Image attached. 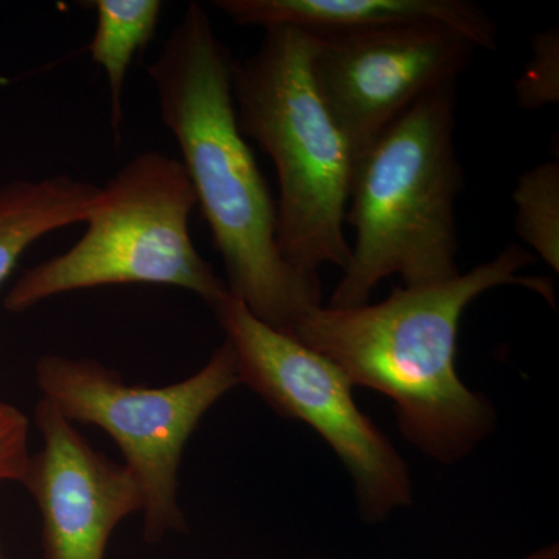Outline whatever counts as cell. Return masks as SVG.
Returning <instances> with one entry per match:
<instances>
[{
  "mask_svg": "<svg viewBox=\"0 0 559 559\" xmlns=\"http://www.w3.org/2000/svg\"><path fill=\"white\" fill-rule=\"evenodd\" d=\"M234 66L207 10L190 2L148 73L227 289L261 322L293 336L322 305V288L319 275L294 270L280 253L277 205L238 124Z\"/></svg>",
  "mask_w": 559,
  "mask_h": 559,
  "instance_id": "obj_1",
  "label": "cell"
},
{
  "mask_svg": "<svg viewBox=\"0 0 559 559\" xmlns=\"http://www.w3.org/2000/svg\"><path fill=\"white\" fill-rule=\"evenodd\" d=\"M535 255L509 245L495 259L448 282L401 286L380 304L320 307L293 336L333 360L359 388L393 403L403 439L426 457L452 465L491 436L498 415L457 371L463 314L488 290L520 285L555 304L549 280L521 274Z\"/></svg>",
  "mask_w": 559,
  "mask_h": 559,
  "instance_id": "obj_2",
  "label": "cell"
},
{
  "mask_svg": "<svg viewBox=\"0 0 559 559\" xmlns=\"http://www.w3.org/2000/svg\"><path fill=\"white\" fill-rule=\"evenodd\" d=\"M457 81L429 92L356 157L345 221L356 231L329 307L369 304L399 275L403 286L457 277Z\"/></svg>",
  "mask_w": 559,
  "mask_h": 559,
  "instance_id": "obj_3",
  "label": "cell"
},
{
  "mask_svg": "<svg viewBox=\"0 0 559 559\" xmlns=\"http://www.w3.org/2000/svg\"><path fill=\"white\" fill-rule=\"evenodd\" d=\"M314 33L294 27L264 31L259 49L234 66L238 124L277 173V246L294 270L319 275L344 271L352 245L345 237L356 154L314 79Z\"/></svg>",
  "mask_w": 559,
  "mask_h": 559,
  "instance_id": "obj_4",
  "label": "cell"
},
{
  "mask_svg": "<svg viewBox=\"0 0 559 559\" xmlns=\"http://www.w3.org/2000/svg\"><path fill=\"white\" fill-rule=\"evenodd\" d=\"M194 207L179 159L160 151L138 154L100 187L83 237L25 271L3 307L24 312L73 290L162 285L190 290L212 308L229 289L191 240Z\"/></svg>",
  "mask_w": 559,
  "mask_h": 559,
  "instance_id": "obj_5",
  "label": "cell"
},
{
  "mask_svg": "<svg viewBox=\"0 0 559 559\" xmlns=\"http://www.w3.org/2000/svg\"><path fill=\"white\" fill-rule=\"evenodd\" d=\"M36 382L43 399L73 425L97 426L119 444L142 491L148 543L187 528L178 498L180 460L204 415L241 384L229 342L193 377L165 388L128 384L98 360L58 355L40 356Z\"/></svg>",
  "mask_w": 559,
  "mask_h": 559,
  "instance_id": "obj_6",
  "label": "cell"
},
{
  "mask_svg": "<svg viewBox=\"0 0 559 559\" xmlns=\"http://www.w3.org/2000/svg\"><path fill=\"white\" fill-rule=\"evenodd\" d=\"M234 349L241 384L282 417L304 423L329 444L355 487L360 520L380 524L412 506L409 465L364 414L340 366L290 334L261 322L227 293L212 307Z\"/></svg>",
  "mask_w": 559,
  "mask_h": 559,
  "instance_id": "obj_7",
  "label": "cell"
},
{
  "mask_svg": "<svg viewBox=\"0 0 559 559\" xmlns=\"http://www.w3.org/2000/svg\"><path fill=\"white\" fill-rule=\"evenodd\" d=\"M316 36V83L356 157L429 92L457 81L479 50L437 24Z\"/></svg>",
  "mask_w": 559,
  "mask_h": 559,
  "instance_id": "obj_8",
  "label": "cell"
},
{
  "mask_svg": "<svg viewBox=\"0 0 559 559\" xmlns=\"http://www.w3.org/2000/svg\"><path fill=\"white\" fill-rule=\"evenodd\" d=\"M35 421L43 448L22 484L43 520L44 559H105L121 521L142 513V491L124 465L91 447L53 404L40 399Z\"/></svg>",
  "mask_w": 559,
  "mask_h": 559,
  "instance_id": "obj_9",
  "label": "cell"
},
{
  "mask_svg": "<svg viewBox=\"0 0 559 559\" xmlns=\"http://www.w3.org/2000/svg\"><path fill=\"white\" fill-rule=\"evenodd\" d=\"M216 9L245 27H294L325 33L369 31L392 25L437 24L452 28L495 50V22L476 3L465 0H218Z\"/></svg>",
  "mask_w": 559,
  "mask_h": 559,
  "instance_id": "obj_10",
  "label": "cell"
},
{
  "mask_svg": "<svg viewBox=\"0 0 559 559\" xmlns=\"http://www.w3.org/2000/svg\"><path fill=\"white\" fill-rule=\"evenodd\" d=\"M100 187L69 175L14 179L0 187V286L40 238L84 223Z\"/></svg>",
  "mask_w": 559,
  "mask_h": 559,
  "instance_id": "obj_11",
  "label": "cell"
},
{
  "mask_svg": "<svg viewBox=\"0 0 559 559\" xmlns=\"http://www.w3.org/2000/svg\"><path fill=\"white\" fill-rule=\"evenodd\" d=\"M81 5L95 11L97 25L90 44L91 60L108 80L110 128L120 142L123 94L135 55L154 39L164 3L160 0H90Z\"/></svg>",
  "mask_w": 559,
  "mask_h": 559,
  "instance_id": "obj_12",
  "label": "cell"
},
{
  "mask_svg": "<svg viewBox=\"0 0 559 559\" xmlns=\"http://www.w3.org/2000/svg\"><path fill=\"white\" fill-rule=\"evenodd\" d=\"M514 226L522 241L544 263L559 271V164L543 162L518 180Z\"/></svg>",
  "mask_w": 559,
  "mask_h": 559,
  "instance_id": "obj_13",
  "label": "cell"
},
{
  "mask_svg": "<svg viewBox=\"0 0 559 559\" xmlns=\"http://www.w3.org/2000/svg\"><path fill=\"white\" fill-rule=\"evenodd\" d=\"M521 108L539 109L559 100V33H539L533 39V58L514 83Z\"/></svg>",
  "mask_w": 559,
  "mask_h": 559,
  "instance_id": "obj_14",
  "label": "cell"
},
{
  "mask_svg": "<svg viewBox=\"0 0 559 559\" xmlns=\"http://www.w3.org/2000/svg\"><path fill=\"white\" fill-rule=\"evenodd\" d=\"M28 418L0 401V484L24 480L28 459Z\"/></svg>",
  "mask_w": 559,
  "mask_h": 559,
  "instance_id": "obj_15",
  "label": "cell"
},
{
  "mask_svg": "<svg viewBox=\"0 0 559 559\" xmlns=\"http://www.w3.org/2000/svg\"><path fill=\"white\" fill-rule=\"evenodd\" d=\"M521 559H559V546L558 544H547V546L539 547V549L525 555Z\"/></svg>",
  "mask_w": 559,
  "mask_h": 559,
  "instance_id": "obj_16",
  "label": "cell"
},
{
  "mask_svg": "<svg viewBox=\"0 0 559 559\" xmlns=\"http://www.w3.org/2000/svg\"><path fill=\"white\" fill-rule=\"evenodd\" d=\"M2 485V484H0ZM0 559H3L2 550H0Z\"/></svg>",
  "mask_w": 559,
  "mask_h": 559,
  "instance_id": "obj_17",
  "label": "cell"
},
{
  "mask_svg": "<svg viewBox=\"0 0 559 559\" xmlns=\"http://www.w3.org/2000/svg\"><path fill=\"white\" fill-rule=\"evenodd\" d=\"M308 559H323V558H308Z\"/></svg>",
  "mask_w": 559,
  "mask_h": 559,
  "instance_id": "obj_18",
  "label": "cell"
}]
</instances>
